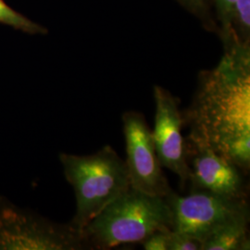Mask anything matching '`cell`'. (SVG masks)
<instances>
[{
  "label": "cell",
  "instance_id": "10",
  "mask_svg": "<svg viewBox=\"0 0 250 250\" xmlns=\"http://www.w3.org/2000/svg\"><path fill=\"white\" fill-rule=\"evenodd\" d=\"M0 23L29 35H45L47 33L45 27L36 23L17 10L12 9L5 0H0Z\"/></svg>",
  "mask_w": 250,
  "mask_h": 250
},
{
  "label": "cell",
  "instance_id": "2",
  "mask_svg": "<svg viewBox=\"0 0 250 250\" xmlns=\"http://www.w3.org/2000/svg\"><path fill=\"white\" fill-rule=\"evenodd\" d=\"M171 228L172 215L165 197L130 188L99 212L83 234L91 250H106L141 243L152 232Z\"/></svg>",
  "mask_w": 250,
  "mask_h": 250
},
{
  "label": "cell",
  "instance_id": "9",
  "mask_svg": "<svg viewBox=\"0 0 250 250\" xmlns=\"http://www.w3.org/2000/svg\"><path fill=\"white\" fill-rule=\"evenodd\" d=\"M249 223L237 222L225 225L207 237L202 250H249Z\"/></svg>",
  "mask_w": 250,
  "mask_h": 250
},
{
  "label": "cell",
  "instance_id": "7",
  "mask_svg": "<svg viewBox=\"0 0 250 250\" xmlns=\"http://www.w3.org/2000/svg\"><path fill=\"white\" fill-rule=\"evenodd\" d=\"M190 190H204L224 197L249 198V185L241 169L202 144L186 137Z\"/></svg>",
  "mask_w": 250,
  "mask_h": 250
},
{
  "label": "cell",
  "instance_id": "11",
  "mask_svg": "<svg viewBox=\"0 0 250 250\" xmlns=\"http://www.w3.org/2000/svg\"><path fill=\"white\" fill-rule=\"evenodd\" d=\"M232 29L241 42L250 43V0L235 1Z\"/></svg>",
  "mask_w": 250,
  "mask_h": 250
},
{
  "label": "cell",
  "instance_id": "5",
  "mask_svg": "<svg viewBox=\"0 0 250 250\" xmlns=\"http://www.w3.org/2000/svg\"><path fill=\"white\" fill-rule=\"evenodd\" d=\"M165 198L172 215L171 230L193 235L202 243L225 225L250 222L248 199L224 197L204 190H190L185 197L172 191Z\"/></svg>",
  "mask_w": 250,
  "mask_h": 250
},
{
  "label": "cell",
  "instance_id": "15",
  "mask_svg": "<svg viewBox=\"0 0 250 250\" xmlns=\"http://www.w3.org/2000/svg\"><path fill=\"white\" fill-rule=\"evenodd\" d=\"M188 9L197 14H203L206 10L207 0H180Z\"/></svg>",
  "mask_w": 250,
  "mask_h": 250
},
{
  "label": "cell",
  "instance_id": "12",
  "mask_svg": "<svg viewBox=\"0 0 250 250\" xmlns=\"http://www.w3.org/2000/svg\"><path fill=\"white\" fill-rule=\"evenodd\" d=\"M236 0H215L218 18L222 26V38L224 39L234 33L232 29V16Z\"/></svg>",
  "mask_w": 250,
  "mask_h": 250
},
{
  "label": "cell",
  "instance_id": "4",
  "mask_svg": "<svg viewBox=\"0 0 250 250\" xmlns=\"http://www.w3.org/2000/svg\"><path fill=\"white\" fill-rule=\"evenodd\" d=\"M87 249L83 232L71 223H54L0 197V250Z\"/></svg>",
  "mask_w": 250,
  "mask_h": 250
},
{
  "label": "cell",
  "instance_id": "14",
  "mask_svg": "<svg viewBox=\"0 0 250 250\" xmlns=\"http://www.w3.org/2000/svg\"><path fill=\"white\" fill-rule=\"evenodd\" d=\"M171 230H159L152 232L141 242L144 250H169V236Z\"/></svg>",
  "mask_w": 250,
  "mask_h": 250
},
{
  "label": "cell",
  "instance_id": "13",
  "mask_svg": "<svg viewBox=\"0 0 250 250\" xmlns=\"http://www.w3.org/2000/svg\"><path fill=\"white\" fill-rule=\"evenodd\" d=\"M203 243L186 232L170 231L169 250H202Z\"/></svg>",
  "mask_w": 250,
  "mask_h": 250
},
{
  "label": "cell",
  "instance_id": "8",
  "mask_svg": "<svg viewBox=\"0 0 250 250\" xmlns=\"http://www.w3.org/2000/svg\"><path fill=\"white\" fill-rule=\"evenodd\" d=\"M156 104L155 125L152 131L158 159L163 168L175 173L182 189L188 185L190 170L187 160L182 111L179 99L161 86H154Z\"/></svg>",
  "mask_w": 250,
  "mask_h": 250
},
{
  "label": "cell",
  "instance_id": "3",
  "mask_svg": "<svg viewBox=\"0 0 250 250\" xmlns=\"http://www.w3.org/2000/svg\"><path fill=\"white\" fill-rule=\"evenodd\" d=\"M60 161L76 199L71 224L82 232L99 212L131 188L125 161L110 146L87 156L62 153Z\"/></svg>",
  "mask_w": 250,
  "mask_h": 250
},
{
  "label": "cell",
  "instance_id": "1",
  "mask_svg": "<svg viewBox=\"0 0 250 250\" xmlns=\"http://www.w3.org/2000/svg\"><path fill=\"white\" fill-rule=\"evenodd\" d=\"M214 69L199 74L190 106L182 112L188 137L250 170V47L233 33Z\"/></svg>",
  "mask_w": 250,
  "mask_h": 250
},
{
  "label": "cell",
  "instance_id": "6",
  "mask_svg": "<svg viewBox=\"0 0 250 250\" xmlns=\"http://www.w3.org/2000/svg\"><path fill=\"white\" fill-rule=\"evenodd\" d=\"M122 120L126 147L125 162L131 188L150 196H169L173 190L162 171L152 131L145 116L137 111H126Z\"/></svg>",
  "mask_w": 250,
  "mask_h": 250
}]
</instances>
